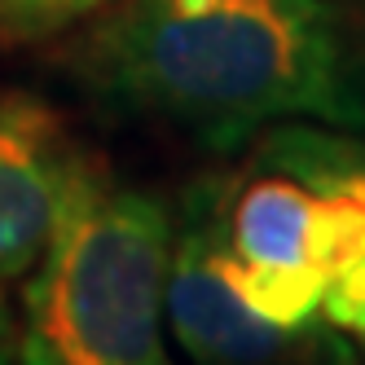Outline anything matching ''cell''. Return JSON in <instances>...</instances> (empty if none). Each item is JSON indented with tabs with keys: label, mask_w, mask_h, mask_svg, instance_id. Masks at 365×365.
<instances>
[{
	"label": "cell",
	"mask_w": 365,
	"mask_h": 365,
	"mask_svg": "<svg viewBox=\"0 0 365 365\" xmlns=\"http://www.w3.org/2000/svg\"><path fill=\"white\" fill-rule=\"evenodd\" d=\"M115 106L233 150L282 119L361 123L326 0H128L75 53Z\"/></svg>",
	"instance_id": "cell-1"
},
{
	"label": "cell",
	"mask_w": 365,
	"mask_h": 365,
	"mask_svg": "<svg viewBox=\"0 0 365 365\" xmlns=\"http://www.w3.org/2000/svg\"><path fill=\"white\" fill-rule=\"evenodd\" d=\"M119 0H0V36L5 40H36L53 36Z\"/></svg>",
	"instance_id": "cell-8"
},
{
	"label": "cell",
	"mask_w": 365,
	"mask_h": 365,
	"mask_svg": "<svg viewBox=\"0 0 365 365\" xmlns=\"http://www.w3.org/2000/svg\"><path fill=\"white\" fill-rule=\"evenodd\" d=\"M18 361V326L9 317V304L0 295V365H14Z\"/></svg>",
	"instance_id": "cell-10"
},
{
	"label": "cell",
	"mask_w": 365,
	"mask_h": 365,
	"mask_svg": "<svg viewBox=\"0 0 365 365\" xmlns=\"http://www.w3.org/2000/svg\"><path fill=\"white\" fill-rule=\"evenodd\" d=\"M312 207L317 194L286 172L251 180L225 220L229 251L251 264H308Z\"/></svg>",
	"instance_id": "cell-5"
},
{
	"label": "cell",
	"mask_w": 365,
	"mask_h": 365,
	"mask_svg": "<svg viewBox=\"0 0 365 365\" xmlns=\"http://www.w3.org/2000/svg\"><path fill=\"white\" fill-rule=\"evenodd\" d=\"M322 312L334 330H348L365 339V247L348 255L339 269L326 273L322 282Z\"/></svg>",
	"instance_id": "cell-9"
},
{
	"label": "cell",
	"mask_w": 365,
	"mask_h": 365,
	"mask_svg": "<svg viewBox=\"0 0 365 365\" xmlns=\"http://www.w3.org/2000/svg\"><path fill=\"white\" fill-rule=\"evenodd\" d=\"M273 172L295 176L312 194H348L365 207V141L317 133V128H277L259 154Z\"/></svg>",
	"instance_id": "cell-6"
},
{
	"label": "cell",
	"mask_w": 365,
	"mask_h": 365,
	"mask_svg": "<svg viewBox=\"0 0 365 365\" xmlns=\"http://www.w3.org/2000/svg\"><path fill=\"white\" fill-rule=\"evenodd\" d=\"M168 264L172 212L163 198L119 185L80 154L22 295L18 365H172Z\"/></svg>",
	"instance_id": "cell-2"
},
{
	"label": "cell",
	"mask_w": 365,
	"mask_h": 365,
	"mask_svg": "<svg viewBox=\"0 0 365 365\" xmlns=\"http://www.w3.org/2000/svg\"><path fill=\"white\" fill-rule=\"evenodd\" d=\"M225 273L238 299L277 330H312L322 317V273L312 264H251L225 247Z\"/></svg>",
	"instance_id": "cell-7"
},
{
	"label": "cell",
	"mask_w": 365,
	"mask_h": 365,
	"mask_svg": "<svg viewBox=\"0 0 365 365\" xmlns=\"http://www.w3.org/2000/svg\"><path fill=\"white\" fill-rule=\"evenodd\" d=\"M225 220L216 216L212 198L194 194L190 225L180 229V238H172L163 295L172 334L194 365H308L317 356L348 365V348L317 326L277 330L259 322L225 273Z\"/></svg>",
	"instance_id": "cell-3"
},
{
	"label": "cell",
	"mask_w": 365,
	"mask_h": 365,
	"mask_svg": "<svg viewBox=\"0 0 365 365\" xmlns=\"http://www.w3.org/2000/svg\"><path fill=\"white\" fill-rule=\"evenodd\" d=\"M75 163L80 154L44 106L0 101V282L36 269Z\"/></svg>",
	"instance_id": "cell-4"
}]
</instances>
